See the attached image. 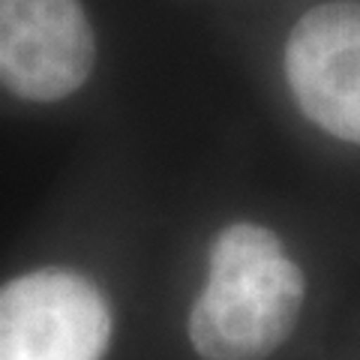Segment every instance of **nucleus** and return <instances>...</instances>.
Segmentation results:
<instances>
[{"label": "nucleus", "mask_w": 360, "mask_h": 360, "mask_svg": "<svg viewBox=\"0 0 360 360\" xmlns=\"http://www.w3.org/2000/svg\"><path fill=\"white\" fill-rule=\"evenodd\" d=\"M303 295L307 283L283 240L264 225L234 222L210 246L189 342L205 360H264L295 330Z\"/></svg>", "instance_id": "nucleus-1"}, {"label": "nucleus", "mask_w": 360, "mask_h": 360, "mask_svg": "<svg viewBox=\"0 0 360 360\" xmlns=\"http://www.w3.org/2000/svg\"><path fill=\"white\" fill-rule=\"evenodd\" d=\"M111 309L87 276L30 270L0 285V360H103Z\"/></svg>", "instance_id": "nucleus-2"}, {"label": "nucleus", "mask_w": 360, "mask_h": 360, "mask_svg": "<svg viewBox=\"0 0 360 360\" xmlns=\"http://www.w3.org/2000/svg\"><path fill=\"white\" fill-rule=\"evenodd\" d=\"M94 27L78 0H0V84L30 103H58L87 82Z\"/></svg>", "instance_id": "nucleus-3"}, {"label": "nucleus", "mask_w": 360, "mask_h": 360, "mask_svg": "<svg viewBox=\"0 0 360 360\" xmlns=\"http://www.w3.org/2000/svg\"><path fill=\"white\" fill-rule=\"evenodd\" d=\"M285 78L312 123L360 144V4H324L285 42Z\"/></svg>", "instance_id": "nucleus-4"}]
</instances>
